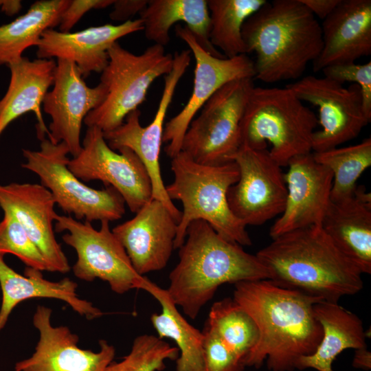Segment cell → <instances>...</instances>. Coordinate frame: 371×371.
<instances>
[{
    "label": "cell",
    "mask_w": 371,
    "mask_h": 371,
    "mask_svg": "<svg viewBox=\"0 0 371 371\" xmlns=\"http://www.w3.org/2000/svg\"><path fill=\"white\" fill-rule=\"evenodd\" d=\"M234 300L254 320L259 337L243 361L259 368L266 361L271 371H293L313 354L322 336L314 305L322 299L280 286L269 279L234 284Z\"/></svg>",
    "instance_id": "obj_1"
},
{
    "label": "cell",
    "mask_w": 371,
    "mask_h": 371,
    "mask_svg": "<svg viewBox=\"0 0 371 371\" xmlns=\"http://www.w3.org/2000/svg\"><path fill=\"white\" fill-rule=\"evenodd\" d=\"M269 280L289 289L338 303L363 288L362 273L321 225L284 233L256 254Z\"/></svg>",
    "instance_id": "obj_2"
},
{
    "label": "cell",
    "mask_w": 371,
    "mask_h": 371,
    "mask_svg": "<svg viewBox=\"0 0 371 371\" xmlns=\"http://www.w3.org/2000/svg\"><path fill=\"white\" fill-rule=\"evenodd\" d=\"M186 238L166 291L191 319L197 317L221 285L269 279L267 269L256 255L223 238L204 220L191 222Z\"/></svg>",
    "instance_id": "obj_3"
},
{
    "label": "cell",
    "mask_w": 371,
    "mask_h": 371,
    "mask_svg": "<svg viewBox=\"0 0 371 371\" xmlns=\"http://www.w3.org/2000/svg\"><path fill=\"white\" fill-rule=\"evenodd\" d=\"M246 52H254L255 76L273 83L300 78L319 55L321 25L300 0L266 3L245 22Z\"/></svg>",
    "instance_id": "obj_4"
},
{
    "label": "cell",
    "mask_w": 371,
    "mask_h": 371,
    "mask_svg": "<svg viewBox=\"0 0 371 371\" xmlns=\"http://www.w3.org/2000/svg\"><path fill=\"white\" fill-rule=\"evenodd\" d=\"M171 170L174 181L166 186V193L172 201L179 200L183 204L175 249L183 244L189 224L199 219L207 222L228 241L240 246L251 245L247 226L232 213L227 202V191L239 177L234 161L203 165L181 151L172 159Z\"/></svg>",
    "instance_id": "obj_5"
},
{
    "label": "cell",
    "mask_w": 371,
    "mask_h": 371,
    "mask_svg": "<svg viewBox=\"0 0 371 371\" xmlns=\"http://www.w3.org/2000/svg\"><path fill=\"white\" fill-rule=\"evenodd\" d=\"M318 120L287 87L252 89L240 124V146L267 148L281 166L311 153Z\"/></svg>",
    "instance_id": "obj_6"
},
{
    "label": "cell",
    "mask_w": 371,
    "mask_h": 371,
    "mask_svg": "<svg viewBox=\"0 0 371 371\" xmlns=\"http://www.w3.org/2000/svg\"><path fill=\"white\" fill-rule=\"evenodd\" d=\"M108 52V64L101 72L100 82L106 87V96L84 120L87 127L96 126L103 133L121 126L126 116L146 100L154 81L170 73L173 66V56L157 44L135 54L117 41Z\"/></svg>",
    "instance_id": "obj_7"
},
{
    "label": "cell",
    "mask_w": 371,
    "mask_h": 371,
    "mask_svg": "<svg viewBox=\"0 0 371 371\" xmlns=\"http://www.w3.org/2000/svg\"><path fill=\"white\" fill-rule=\"evenodd\" d=\"M40 141L39 150H22L25 162L21 166L39 177L63 212L90 223L110 222L123 216L126 203L115 188H91L69 169V150L65 142L54 144L47 137Z\"/></svg>",
    "instance_id": "obj_8"
},
{
    "label": "cell",
    "mask_w": 371,
    "mask_h": 371,
    "mask_svg": "<svg viewBox=\"0 0 371 371\" xmlns=\"http://www.w3.org/2000/svg\"><path fill=\"white\" fill-rule=\"evenodd\" d=\"M254 87L253 78H240L215 92L189 124L181 151L200 164L232 161L241 144L240 124Z\"/></svg>",
    "instance_id": "obj_9"
},
{
    "label": "cell",
    "mask_w": 371,
    "mask_h": 371,
    "mask_svg": "<svg viewBox=\"0 0 371 371\" xmlns=\"http://www.w3.org/2000/svg\"><path fill=\"white\" fill-rule=\"evenodd\" d=\"M99 229L90 222H81L71 216L58 214L54 231L66 232L63 241L75 249L77 260L73 266L76 277L87 282L98 278L111 289L123 294L142 289L146 277L138 274L120 242L110 229L109 221H100Z\"/></svg>",
    "instance_id": "obj_10"
},
{
    "label": "cell",
    "mask_w": 371,
    "mask_h": 371,
    "mask_svg": "<svg viewBox=\"0 0 371 371\" xmlns=\"http://www.w3.org/2000/svg\"><path fill=\"white\" fill-rule=\"evenodd\" d=\"M117 151L109 147L100 128L87 127L81 150L70 159L68 168L81 181L97 180L113 187L136 213L152 199L150 180L131 150L120 148Z\"/></svg>",
    "instance_id": "obj_11"
},
{
    "label": "cell",
    "mask_w": 371,
    "mask_h": 371,
    "mask_svg": "<svg viewBox=\"0 0 371 371\" xmlns=\"http://www.w3.org/2000/svg\"><path fill=\"white\" fill-rule=\"evenodd\" d=\"M232 160L239 170L227 194L232 213L246 226L262 225L280 215L287 188L282 167L269 151L240 146Z\"/></svg>",
    "instance_id": "obj_12"
},
{
    "label": "cell",
    "mask_w": 371,
    "mask_h": 371,
    "mask_svg": "<svg viewBox=\"0 0 371 371\" xmlns=\"http://www.w3.org/2000/svg\"><path fill=\"white\" fill-rule=\"evenodd\" d=\"M190 63V58L184 54L174 56L172 70L164 76V85L158 107L153 121L148 125H141V111L136 109L126 116L121 126L113 131L104 133V137L111 148L117 150L120 148H127L137 156L149 176L152 199L161 202L178 223L181 212L176 207L166 193L161 173L159 157L167 111L177 85Z\"/></svg>",
    "instance_id": "obj_13"
},
{
    "label": "cell",
    "mask_w": 371,
    "mask_h": 371,
    "mask_svg": "<svg viewBox=\"0 0 371 371\" xmlns=\"http://www.w3.org/2000/svg\"><path fill=\"white\" fill-rule=\"evenodd\" d=\"M286 87L302 102L319 109L318 123L322 128L313 133V153L336 148L354 139L370 121L356 84L346 88L326 77L307 76Z\"/></svg>",
    "instance_id": "obj_14"
},
{
    "label": "cell",
    "mask_w": 371,
    "mask_h": 371,
    "mask_svg": "<svg viewBox=\"0 0 371 371\" xmlns=\"http://www.w3.org/2000/svg\"><path fill=\"white\" fill-rule=\"evenodd\" d=\"M175 33L189 47L195 60L193 89L183 108L164 126L163 142L166 155L172 159L181 151L189 124L205 102L225 84L255 76L254 62L246 55L218 58L205 51L185 25H177Z\"/></svg>",
    "instance_id": "obj_15"
},
{
    "label": "cell",
    "mask_w": 371,
    "mask_h": 371,
    "mask_svg": "<svg viewBox=\"0 0 371 371\" xmlns=\"http://www.w3.org/2000/svg\"><path fill=\"white\" fill-rule=\"evenodd\" d=\"M52 90L43 102V109L51 117L47 138L54 144L63 142L73 157L82 148L80 133L87 114L104 100L106 87L99 83L89 87L76 65L57 59Z\"/></svg>",
    "instance_id": "obj_16"
},
{
    "label": "cell",
    "mask_w": 371,
    "mask_h": 371,
    "mask_svg": "<svg viewBox=\"0 0 371 371\" xmlns=\"http://www.w3.org/2000/svg\"><path fill=\"white\" fill-rule=\"evenodd\" d=\"M51 316L50 308L37 306L33 324L39 333V339L34 352L16 363L14 370L105 371L114 359V346L100 339L98 352L82 349L78 346V336L67 326H54Z\"/></svg>",
    "instance_id": "obj_17"
},
{
    "label": "cell",
    "mask_w": 371,
    "mask_h": 371,
    "mask_svg": "<svg viewBox=\"0 0 371 371\" xmlns=\"http://www.w3.org/2000/svg\"><path fill=\"white\" fill-rule=\"evenodd\" d=\"M287 166L285 207L270 228L271 238L297 229L321 225L330 201L333 173L318 163L312 153L293 158Z\"/></svg>",
    "instance_id": "obj_18"
},
{
    "label": "cell",
    "mask_w": 371,
    "mask_h": 371,
    "mask_svg": "<svg viewBox=\"0 0 371 371\" xmlns=\"http://www.w3.org/2000/svg\"><path fill=\"white\" fill-rule=\"evenodd\" d=\"M51 192L41 184H0V207L11 214L38 249L47 271L67 273L68 260L56 239L53 223L58 214Z\"/></svg>",
    "instance_id": "obj_19"
},
{
    "label": "cell",
    "mask_w": 371,
    "mask_h": 371,
    "mask_svg": "<svg viewBox=\"0 0 371 371\" xmlns=\"http://www.w3.org/2000/svg\"><path fill=\"white\" fill-rule=\"evenodd\" d=\"M178 223L164 205L152 199L135 216L112 229L140 276L167 265L177 236Z\"/></svg>",
    "instance_id": "obj_20"
},
{
    "label": "cell",
    "mask_w": 371,
    "mask_h": 371,
    "mask_svg": "<svg viewBox=\"0 0 371 371\" xmlns=\"http://www.w3.org/2000/svg\"><path fill=\"white\" fill-rule=\"evenodd\" d=\"M144 30L139 18L119 25L104 24L75 32L47 29L36 45V57L65 59L74 63L85 78L92 72L100 73L109 61V49L117 41Z\"/></svg>",
    "instance_id": "obj_21"
},
{
    "label": "cell",
    "mask_w": 371,
    "mask_h": 371,
    "mask_svg": "<svg viewBox=\"0 0 371 371\" xmlns=\"http://www.w3.org/2000/svg\"><path fill=\"white\" fill-rule=\"evenodd\" d=\"M323 46L313 62L315 72L355 63L371 54V1L340 0L321 25Z\"/></svg>",
    "instance_id": "obj_22"
},
{
    "label": "cell",
    "mask_w": 371,
    "mask_h": 371,
    "mask_svg": "<svg viewBox=\"0 0 371 371\" xmlns=\"http://www.w3.org/2000/svg\"><path fill=\"white\" fill-rule=\"evenodd\" d=\"M321 227L363 273H371V195L363 186L345 199L330 201Z\"/></svg>",
    "instance_id": "obj_23"
},
{
    "label": "cell",
    "mask_w": 371,
    "mask_h": 371,
    "mask_svg": "<svg viewBox=\"0 0 371 371\" xmlns=\"http://www.w3.org/2000/svg\"><path fill=\"white\" fill-rule=\"evenodd\" d=\"M7 66L10 71V80L6 93L0 100V137L13 121L33 112L37 119V137L41 140L49 135L41 106L53 85L56 62L54 59L30 60L23 56Z\"/></svg>",
    "instance_id": "obj_24"
},
{
    "label": "cell",
    "mask_w": 371,
    "mask_h": 371,
    "mask_svg": "<svg viewBox=\"0 0 371 371\" xmlns=\"http://www.w3.org/2000/svg\"><path fill=\"white\" fill-rule=\"evenodd\" d=\"M0 286L2 300L0 308V332L5 327L13 309L30 298L45 297L62 300L87 319L101 317L104 313L93 304L78 297V284L69 278L60 281L44 278L42 271L27 267L24 276L9 267L0 254Z\"/></svg>",
    "instance_id": "obj_25"
},
{
    "label": "cell",
    "mask_w": 371,
    "mask_h": 371,
    "mask_svg": "<svg viewBox=\"0 0 371 371\" xmlns=\"http://www.w3.org/2000/svg\"><path fill=\"white\" fill-rule=\"evenodd\" d=\"M314 311L322 327L323 336L313 354L299 359L296 369L333 371V361L344 350L367 347L362 321L355 313L338 303L326 301L317 302Z\"/></svg>",
    "instance_id": "obj_26"
},
{
    "label": "cell",
    "mask_w": 371,
    "mask_h": 371,
    "mask_svg": "<svg viewBox=\"0 0 371 371\" xmlns=\"http://www.w3.org/2000/svg\"><path fill=\"white\" fill-rule=\"evenodd\" d=\"M139 15L145 36L154 44L163 47L168 45L170 28L181 21L205 51L216 57H225L210 41L207 0H148Z\"/></svg>",
    "instance_id": "obj_27"
},
{
    "label": "cell",
    "mask_w": 371,
    "mask_h": 371,
    "mask_svg": "<svg viewBox=\"0 0 371 371\" xmlns=\"http://www.w3.org/2000/svg\"><path fill=\"white\" fill-rule=\"evenodd\" d=\"M142 290L161 304L160 313H153L150 321L161 339H172L179 350L176 371H203V334L192 326L179 313L166 289L146 278Z\"/></svg>",
    "instance_id": "obj_28"
},
{
    "label": "cell",
    "mask_w": 371,
    "mask_h": 371,
    "mask_svg": "<svg viewBox=\"0 0 371 371\" xmlns=\"http://www.w3.org/2000/svg\"><path fill=\"white\" fill-rule=\"evenodd\" d=\"M70 0H39L10 23L0 25V65L17 61L23 52L38 45L42 34L58 26Z\"/></svg>",
    "instance_id": "obj_29"
},
{
    "label": "cell",
    "mask_w": 371,
    "mask_h": 371,
    "mask_svg": "<svg viewBox=\"0 0 371 371\" xmlns=\"http://www.w3.org/2000/svg\"><path fill=\"white\" fill-rule=\"evenodd\" d=\"M266 0H207L210 12V41L226 58L247 54L242 36L246 20Z\"/></svg>",
    "instance_id": "obj_30"
},
{
    "label": "cell",
    "mask_w": 371,
    "mask_h": 371,
    "mask_svg": "<svg viewBox=\"0 0 371 371\" xmlns=\"http://www.w3.org/2000/svg\"><path fill=\"white\" fill-rule=\"evenodd\" d=\"M206 326L243 362L259 337L254 320L233 298L227 297L212 304Z\"/></svg>",
    "instance_id": "obj_31"
},
{
    "label": "cell",
    "mask_w": 371,
    "mask_h": 371,
    "mask_svg": "<svg viewBox=\"0 0 371 371\" xmlns=\"http://www.w3.org/2000/svg\"><path fill=\"white\" fill-rule=\"evenodd\" d=\"M313 155L333 173L330 201L343 200L354 194L357 179L371 165V139L347 147L313 153Z\"/></svg>",
    "instance_id": "obj_32"
},
{
    "label": "cell",
    "mask_w": 371,
    "mask_h": 371,
    "mask_svg": "<svg viewBox=\"0 0 371 371\" xmlns=\"http://www.w3.org/2000/svg\"><path fill=\"white\" fill-rule=\"evenodd\" d=\"M179 350L153 335H141L130 352L120 362L112 361L105 371H161L167 360H177Z\"/></svg>",
    "instance_id": "obj_33"
},
{
    "label": "cell",
    "mask_w": 371,
    "mask_h": 371,
    "mask_svg": "<svg viewBox=\"0 0 371 371\" xmlns=\"http://www.w3.org/2000/svg\"><path fill=\"white\" fill-rule=\"evenodd\" d=\"M13 254L27 267L47 271L44 258L30 240L18 221L8 212H3L0 221V254Z\"/></svg>",
    "instance_id": "obj_34"
},
{
    "label": "cell",
    "mask_w": 371,
    "mask_h": 371,
    "mask_svg": "<svg viewBox=\"0 0 371 371\" xmlns=\"http://www.w3.org/2000/svg\"><path fill=\"white\" fill-rule=\"evenodd\" d=\"M203 334V371L244 370L243 361L206 325Z\"/></svg>",
    "instance_id": "obj_35"
},
{
    "label": "cell",
    "mask_w": 371,
    "mask_h": 371,
    "mask_svg": "<svg viewBox=\"0 0 371 371\" xmlns=\"http://www.w3.org/2000/svg\"><path fill=\"white\" fill-rule=\"evenodd\" d=\"M324 77L344 84L352 82L360 87L364 111L371 120V62L335 65L325 67Z\"/></svg>",
    "instance_id": "obj_36"
},
{
    "label": "cell",
    "mask_w": 371,
    "mask_h": 371,
    "mask_svg": "<svg viewBox=\"0 0 371 371\" xmlns=\"http://www.w3.org/2000/svg\"><path fill=\"white\" fill-rule=\"evenodd\" d=\"M114 0H73L63 12L58 25V31L70 32L79 20L89 10L104 9L112 5Z\"/></svg>",
    "instance_id": "obj_37"
},
{
    "label": "cell",
    "mask_w": 371,
    "mask_h": 371,
    "mask_svg": "<svg viewBox=\"0 0 371 371\" xmlns=\"http://www.w3.org/2000/svg\"><path fill=\"white\" fill-rule=\"evenodd\" d=\"M148 0H114L113 10L109 14L111 20L131 21L136 14H139L147 5Z\"/></svg>",
    "instance_id": "obj_38"
},
{
    "label": "cell",
    "mask_w": 371,
    "mask_h": 371,
    "mask_svg": "<svg viewBox=\"0 0 371 371\" xmlns=\"http://www.w3.org/2000/svg\"><path fill=\"white\" fill-rule=\"evenodd\" d=\"M312 14L324 20L337 7L340 0H300Z\"/></svg>",
    "instance_id": "obj_39"
},
{
    "label": "cell",
    "mask_w": 371,
    "mask_h": 371,
    "mask_svg": "<svg viewBox=\"0 0 371 371\" xmlns=\"http://www.w3.org/2000/svg\"><path fill=\"white\" fill-rule=\"evenodd\" d=\"M352 366L366 370L371 368V353L367 350V347L355 350Z\"/></svg>",
    "instance_id": "obj_40"
},
{
    "label": "cell",
    "mask_w": 371,
    "mask_h": 371,
    "mask_svg": "<svg viewBox=\"0 0 371 371\" xmlns=\"http://www.w3.org/2000/svg\"><path fill=\"white\" fill-rule=\"evenodd\" d=\"M22 8L21 1L3 0L0 1V11L8 16H13L19 13Z\"/></svg>",
    "instance_id": "obj_41"
},
{
    "label": "cell",
    "mask_w": 371,
    "mask_h": 371,
    "mask_svg": "<svg viewBox=\"0 0 371 371\" xmlns=\"http://www.w3.org/2000/svg\"><path fill=\"white\" fill-rule=\"evenodd\" d=\"M15 371V370H14Z\"/></svg>",
    "instance_id": "obj_42"
}]
</instances>
